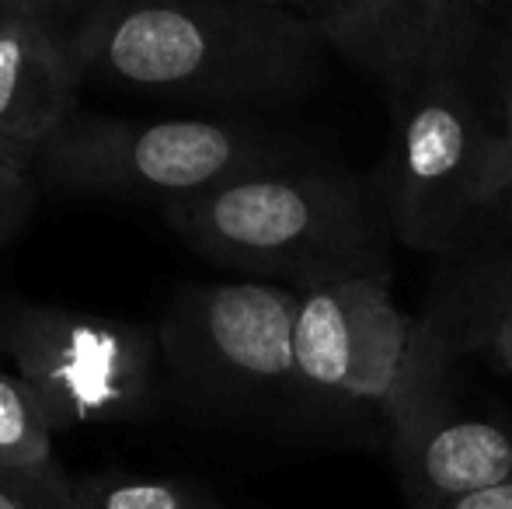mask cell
Wrapping results in <instances>:
<instances>
[{
  "mask_svg": "<svg viewBox=\"0 0 512 509\" xmlns=\"http://www.w3.org/2000/svg\"><path fill=\"white\" fill-rule=\"evenodd\" d=\"M314 7H317V4H314Z\"/></svg>",
  "mask_w": 512,
  "mask_h": 509,
  "instance_id": "cell-24",
  "label": "cell"
},
{
  "mask_svg": "<svg viewBox=\"0 0 512 509\" xmlns=\"http://www.w3.org/2000/svg\"><path fill=\"white\" fill-rule=\"evenodd\" d=\"M21 7H39V4H21V0H0V28L21 11Z\"/></svg>",
  "mask_w": 512,
  "mask_h": 509,
  "instance_id": "cell-20",
  "label": "cell"
},
{
  "mask_svg": "<svg viewBox=\"0 0 512 509\" xmlns=\"http://www.w3.org/2000/svg\"><path fill=\"white\" fill-rule=\"evenodd\" d=\"M70 46L98 88L216 105L293 102L331 53L314 14L262 0H91Z\"/></svg>",
  "mask_w": 512,
  "mask_h": 509,
  "instance_id": "cell-1",
  "label": "cell"
},
{
  "mask_svg": "<svg viewBox=\"0 0 512 509\" xmlns=\"http://www.w3.org/2000/svg\"><path fill=\"white\" fill-rule=\"evenodd\" d=\"M0 475L56 478L53 426L18 374L0 370Z\"/></svg>",
  "mask_w": 512,
  "mask_h": 509,
  "instance_id": "cell-13",
  "label": "cell"
},
{
  "mask_svg": "<svg viewBox=\"0 0 512 509\" xmlns=\"http://www.w3.org/2000/svg\"><path fill=\"white\" fill-rule=\"evenodd\" d=\"M164 224L196 255L293 290L391 269V220L377 178L297 164L168 203Z\"/></svg>",
  "mask_w": 512,
  "mask_h": 509,
  "instance_id": "cell-3",
  "label": "cell"
},
{
  "mask_svg": "<svg viewBox=\"0 0 512 509\" xmlns=\"http://www.w3.org/2000/svg\"><path fill=\"white\" fill-rule=\"evenodd\" d=\"M331 53L384 88L478 53L488 18L474 0H317Z\"/></svg>",
  "mask_w": 512,
  "mask_h": 509,
  "instance_id": "cell-8",
  "label": "cell"
},
{
  "mask_svg": "<svg viewBox=\"0 0 512 509\" xmlns=\"http://www.w3.org/2000/svg\"><path fill=\"white\" fill-rule=\"evenodd\" d=\"M481 102L478 217L512 196V32L492 25L474 56Z\"/></svg>",
  "mask_w": 512,
  "mask_h": 509,
  "instance_id": "cell-12",
  "label": "cell"
},
{
  "mask_svg": "<svg viewBox=\"0 0 512 509\" xmlns=\"http://www.w3.org/2000/svg\"><path fill=\"white\" fill-rule=\"evenodd\" d=\"M0 349L39 398L53 433L133 422L154 405L157 328L11 300L0 307Z\"/></svg>",
  "mask_w": 512,
  "mask_h": 509,
  "instance_id": "cell-7",
  "label": "cell"
},
{
  "mask_svg": "<svg viewBox=\"0 0 512 509\" xmlns=\"http://www.w3.org/2000/svg\"><path fill=\"white\" fill-rule=\"evenodd\" d=\"M35 206V150L0 140V248L25 227Z\"/></svg>",
  "mask_w": 512,
  "mask_h": 509,
  "instance_id": "cell-15",
  "label": "cell"
},
{
  "mask_svg": "<svg viewBox=\"0 0 512 509\" xmlns=\"http://www.w3.org/2000/svg\"><path fill=\"white\" fill-rule=\"evenodd\" d=\"M293 429L387 450L457 401L460 353L436 321L394 297V269L300 290Z\"/></svg>",
  "mask_w": 512,
  "mask_h": 509,
  "instance_id": "cell-2",
  "label": "cell"
},
{
  "mask_svg": "<svg viewBox=\"0 0 512 509\" xmlns=\"http://www.w3.org/2000/svg\"><path fill=\"white\" fill-rule=\"evenodd\" d=\"M300 290L269 279L182 286L161 325V374L189 408L293 429Z\"/></svg>",
  "mask_w": 512,
  "mask_h": 509,
  "instance_id": "cell-5",
  "label": "cell"
},
{
  "mask_svg": "<svg viewBox=\"0 0 512 509\" xmlns=\"http://www.w3.org/2000/svg\"><path fill=\"white\" fill-rule=\"evenodd\" d=\"M70 509H227L189 478H143L119 471L70 478Z\"/></svg>",
  "mask_w": 512,
  "mask_h": 509,
  "instance_id": "cell-14",
  "label": "cell"
},
{
  "mask_svg": "<svg viewBox=\"0 0 512 509\" xmlns=\"http://www.w3.org/2000/svg\"><path fill=\"white\" fill-rule=\"evenodd\" d=\"M474 56L387 88L391 147L377 185L394 241L411 252L446 258L478 220L481 102Z\"/></svg>",
  "mask_w": 512,
  "mask_h": 509,
  "instance_id": "cell-6",
  "label": "cell"
},
{
  "mask_svg": "<svg viewBox=\"0 0 512 509\" xmlns=\"http://www.w3.org/2000/svg\"><path fill=\"white\" fill-rule=\"evenodd\" d=\"M297 140L227 119L74 116L35 147V175L74 196L168 203L265 171L310 164Z\"/></svg>",
  "mask_w": 512,
  "mask_h": 509,
  "instance_id": "cell-4",
  "label": "cell"
},
{
  "mask_svg": "<svg viewBox=\"0 0 512 509\" xmlns=\"http://www.w3.org/2000/svg\"><path fill=\"white\" fill-rule=\"evenodd\" d=\"M391 457L408 509H446L512 482V426L453 401L401 436Z\"/></svg>",
  "mask_w": 512,
  "mask_h": 509,
  "instance_id": "cell-10",
  "label": "cell"
},
{
  "mask_svg": "<svg viewBox=\"0 0 512 509\" xmlns=\"http://www.w3.org/2000/svg\"><path fill=\"white\" fill-rule=\"evenodd\" d=\"M474 4H478L481 11H485V18H488V7H492V0H474Z\"/></svg>",
  "mask_w": 512,
  "mask_h": 509,
  "instance_id": "cell-23",
  "label": "cell"
},
{
  "mask_svg": "<svg viewBox=\"0 0 512 509\" xmlns=\"http://www.w3.org/2000/svg\"><path fill=\"white\" fill-rule=\"evenodd\" d=\"M488 21L512 32V0H492V7H488Z\"/></svg>",
  "mask_w": 512,
  "mask_h": 509,
  "instance_id": "cell-19",
  "label": "cell"
},
{
  "mask_svg": "<svg viewBox=\"0 0 512 509\" xmlns=\"http://www.w3.org/2000/svg\"><path fill=\"white\" fill-rule=\"evenodd\" d=\"M81 84L70 28L53 7H21L0 28V140L42 147L77 116Z\"/></svg>",
  "mask_w": 512,
  "mask_h": 509,
  "instance_id": "cell-9",
  "label": "cell"
},
{
  "mask_svg": "<svg viewBox=\"0 0 512 509\" xmlns=\"http://www.w3.org/2000/svg\"><path fill=\"white\" fill-rule=\"evenodd\" d=\"M70 478L0 475V509H70Z\"/></svg>",
  "mask_w": 512,
  "mask_h": 509,
  "instance_id": "cell-16",
  "label": "cell"
},
{
  "mask_svg": "<svg viewBox=\"0 0 512 509\" xmlns=\"http://www.w3.org/2000/svg\"><path fill=\"white\" fill-rule=\"evenodd\" d=\"M446 509H512V482L495 485V489H488V492H478V496H467Z\"/></svg>",
  "mask_w": 512,
  "mask_h": 509,
  "instance_id": "cell-18",
  "label": "cell"
},
{
  "mask_svg": "<svg viewBox=\"0 0 512 509\" xmlns=\"http://www.w3.org/2000/svg\"><path fill=\"white\" fill-rule=\"evenodd\" d=\"M450 346L474 356L495 321L512 314V196L485 210L460 248L443 258L425 307Z\"/></svg>",
  "mask_w": 512,
  "mask_h": 509,
  "instance_id": "cell-11",
  "label": "cell"
},
{
  "mask_svg": "<svg viewBox=\"0 0 512 509\" xmlns=\"http://www.w3.org/2000/svg\"><path fill=\"white\" fill-rule=\"evenodd\" d=\"M262 4H283V7H297V11L314 14V4H317V0H262Z\"/></svg>",
  "mask_w": 512,
  "mask_h": 509,
  "instance_id": "cell-21",
  "label": "cell"
},
{
  "mask_svg": "<svg viewBox=\"0 0 512 509\" xmlns=\"http://www.w3.org/2000/svg\"><path fill=\"white\" fill-rule=\"evenodd\" d=\"M21 4H39V7H56V0H21Z\"/></svg>",
  "mask_w": 512,
  "mask_h": 509,
  "instance_id": "cell-22",
  "label": "cell"
},
{
  "mask_svg": "<svg viewBox=\"0 0 512 509\" xmlns=\"http://www.w3.org/2000/svg\"><path fill=\"white\" fill-rule=\"evenodd\" d=\"M478 356H485L495 370L512 377V314H506V318L488 328V335L478 346Z\"/></svg>",
  "mask_w": 512,
  "mask_h": 509,
  "instance_id": "cell-17",
  "label": "cell"
}]
</instances>
